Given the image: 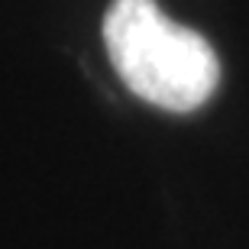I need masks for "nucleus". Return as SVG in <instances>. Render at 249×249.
<instances>
[{"mask_svg":"<svg viewBox=\"0 0 249 249\" xmlns=\"http://www.w3.org/2000/svg\"><path fill=\"white\" fill-rule=\"evenodd\" d=\"M104 42L123 84L162 110H197L220 81L211 42L172 23L156 0H113L104 17Z\"/></svg>","mask_w":249,"mask_h":249,"instance_id":"nucleus-1","label":"nucleus"}]
</instances>
